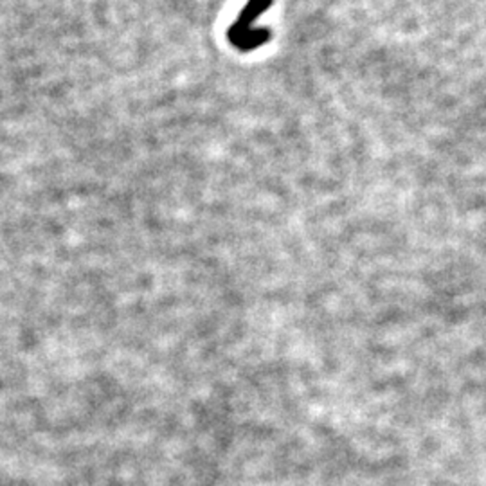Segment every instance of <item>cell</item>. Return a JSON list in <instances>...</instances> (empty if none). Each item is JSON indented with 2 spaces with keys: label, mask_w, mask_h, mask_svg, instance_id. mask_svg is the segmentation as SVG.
<instances>
[{
  "label": "cell",
  "mask_w": 486,
  "mask_h": 486,
  "mask_svg": "<svg viewBox=\"0 0 486 486\" xmlns=\"http://www.w3.org/2000/svg\"><path fill=\"white\" fill-rule=\"evenodd\" d=\"M272 0H249L245 10L241 11L238 20L229 27L227 38L229 42L240 51H254L260 45L267 43L270 40L269 29H252L254 20L261 13L269 10Z\"/></svg>",
  "instance_id": "obj_1"
}]
</instances>
